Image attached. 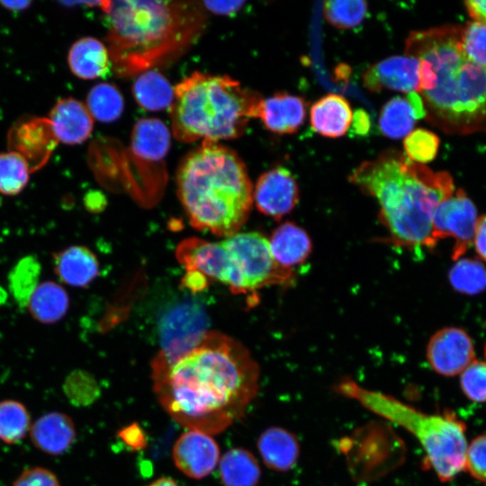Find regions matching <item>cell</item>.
I'll use <instances>...</instances> for the list:
<instances>
[{"label": "cell", "mask_w": 486, "mask_h": 486, "mask_svg": "<svg viewBox=\"0 0 486 486\" xmlns=\"http://www.w3.org/2000/svg\"><path fill=\"white\" fill-rule=\"evenodd\" d=\"M259 366L238 340L208 331L168 366H151L163 410L187 430L211 436L240 419L259 390Z\"/></svg>", "instance_id": "cell-1"}, {"label": "cell", "mask_w": 486, "mask_h": 486, "mask_svg": "<svg viewBox=\"0 0 486 486\" xmlns=\"http://www.w3.org/2000/svg\"><path fill=\"white\" fill-rule=\"evenodd\" d=\"M462 26L445 24L412 31L405 54L418 59L425 119L447 134L486 132V66L471 59Z\"/></svg>", "instance_id": "cell-2"}, {"label": "cell", "mask_w": 486, "mask_h": 486, "mask_svg": "<svg viewBox=\"0 0 486 486\" xmlns=\"http://www.w3.org/2000/svg\"><path fill=\"white\" fill-rule=\"evenodd\" d=\"M106 16L112 68L123 77L174 62L206 24L205 8L196 1H112Z\"/></svg>", "instance_id": "cell-3"}, {"label": "cell", "mask_w": 486, "mask_h": 486, "mask_svg": "<svg viewBox=\"0 0 486 486\" xmlns=\"http://www.w3.org/2000/svg\"><path fill=\"white\" fill-rule=\"evenodd\" d=\"M359 189L375 198L379 217L391 241L409 249H432L436 207L454 194L452 176L416 163L395 149L363 162L349 176Z\"/></svg>", "instance_id": "cell-4"}, {"label": "cell", "mask_w": 486, "mask_h": 486, "mask_svg": "<svg viewBox=\"0 0 486 486\" xmlns=\"http://www.w3.org/2000/svg\"><path fill=\"white\" fill-rule=\"evenodd\" d=\"M176 182L194 228L228 238L247 221L253 187L246 165L230 148L202 141L181 159Z\"/></svg>", "instance_id": "cell-5"}, {"label": "cell", "mask_w": 486, "mask_h": 486, "mask_svg": "<svg viewBox=\"0 0 486 486\" xmlns=\"http://www.w3.org/2000/svg\"><path fill=\"white\" fill-rule=\"evenodd\" d=\"M169 108L175 138L219 142L242 136L258 115L260 94L228 76L194 72L174 87Z\"/></svg>", "instance_id": "cell-6"}, {"label": "cell", "mask_w": 486, "mask_h": 486, "mask_svg": "<svg viewBox=\"0 0 486 486\" xmlns=\"http://www.w3.org/2000/svg\"><path fill=\"white\" fill-rule=\"evenodd\" d=\"M335 391L411 434L425 451L424 464L441 482H449L465 470V424L453 412H423L392 395L367 389L347 377L337 383Z\"/></svg>", "instance_id": "cell-7"}, {"label": "cell", "mask_w": 486, "mask_h": 486, "mask_svg": "<svg viewBox=\"0 0 486 486\" xmlns=\"http://www.w3.org/2000/svg\"><path fill=\"white\" fill-rule=\"evenodd\" d=\"M234 268L233 293H255L263 287L289 284L293 270L274 259L268 239L258 232H237L222 240Z\"/></svg>", "instance_id": "cell-8"}, {"label": "cell", "mask_w": 486, "mask_h": 486, "mask_svg": "<svg viewBox=\"0 0 486 486\" xmlns=\"http://www.w3.org/2000/svg\"><path fill=\"white\" fill-rule=\"evenodd\" d=\"M160 350L151 366H168L196 346L209 331L202 305L192 298L172 302L158 319Z\"/></svg>", "instance_id": "cell-9"}, {"label": "cell", "mask_w": 486, "mask_h": 486, "mask_svg": "<svg viewBox=\"0 0 486 486\" xmlns=\"http://www.w3.org/2000/svg\"><path fill=\"white\" fill-rule=\"evenodd\" d=\"M477 211L463 189L441 202L432 217L433 238L454 239L452 259L458 260L472 246L477 224Z\"/></svg>", "instance_id": "cell-10"}, {"label": "cell", "mask_w": 486, "mask_h": 486, "mask_svg": "<svg viewBox=\"0 0 486 486\" xmlns=\"http://www.w3.org/2000/svg\"><path fill=\"white\" fill-rule=\"evenodd\" d=\"M58 142L52 125L46 117L22 116L7 133L8 150L20 155L32 173L47 164Z\"/></svg>", "instance_id": "cell-11"}, {"label": "cell", "mask_w": 486, "mask_h": 486, "mask_svg": "<svg viewBox=\"0 0 486 486\" xmlns=\"http://www.w3.org/2000/svg\"><path fill=\"white\" fill-rule=\"evenodd\" d=\"M176 257L186 271L197 272L209 281L234 284V268L223 241L211 242L197 238L183 240L176 249Z\"/></svg>", "instance_id": "cell-12"}, {"label": "cell", "mask_w": 486, "mask_h": 486, "mask_svg": "<svg viewBox=\"0 0 486 486\" xmlns=\"http://www.w3.org/2000/svg\"><path fill=\"white\" fill-rule=\"evenodd\" d=\"M427 359L436 373L454 376L474 360L472 341L462 328H444L431 337L427 346Z\"/></svg>", "instance_id": "cell-13"}, {"label": "cell", "mask_w": 486, "mask_h": 486, "mask_svg": "<svg viewBox=\"0 0 486 486\" xmlns=\"http://www.w3.org/2000/svg\"><path fill=\"white\" fill-rule=\"evenodd\" d=\"M220 447L212 436L196 430L180 435L172 449L176 467L185 476L200 480L211 474L220 462Z\"/></svg>", "instance_id": "cell-14"}, {"label": "cell", "mask_w": 486, "mask_h": 486, "mask_svg": "<svg viewBox=\"0 0 486 486\" xmlns=\"http://www.w3.org/2000/svg\"><path fill=\"white\" fill-rule=\"evenodd\" d=\"M299 189L295 178L285 167L277 166L263 173L253 189V202L263 214L281 219L297 204Z\"/></svg>", "instance_id": "cell-15"}, {"label": "cell", "mask_w": 486, "mask_h": 486, "mask_svg": "<svg viewBox=\"0 0 486 486\" xmlns=\"http://www.w3.org/2000/svg\"><path fill=\"white\" fill-rule=\"evenodd\" d=\"M419 61L405 55L382 59L367 68L364 86L372 92L390 89L405 94L417 93L419 86Z\"/></svg>", "instance_id": "cell-16"}, {"label": "cell", "mask_w": 486, "mask_h": 486, "mask_svg": "<svg viewBox=\"0 0 486 486\" xmlns=\"http://www.w3.org/2000/svg\"><path fill=\"white\" fill-rule=\"evenodd\" d=\"M48 119L58 142L68 145L86 141L94 128V120L86 105L73 97L57 101Z\"/></svg>", "instance_id": "cell-17"}, {"label": "cell", "mask_w": 486, "mask_h": 486, "mask_svg": "<svg viewBox=\"0 0 486 486\" xmlns=\"http://www.w3.org/2000/svg\"><path fill=\"white\" fill-rule=\"evenodd\" d=\"M30 436L34 446L41 452L59 455L74 444L76 429L70 416L51 411L40 416L31 426Z\"/></svg>", "instance_id": "cell-18"}, {"label": "cell", "mask_w": 486, "mask_h": 486, "mask_svg": "<svg viewBox=\"0 0 486 486\" xmlns=\"http://www.w3.org/2000/svg\"><path fill=\"white\" fill-rule=\"evenodd\" d=\"M260 457L269 469L285 472L297 464L301 446L297 436L290 430L272 426L266 428L257 439Z\"/></svg>", "instance_id": "cell-19"}, {"label": "cell", "mask_w": 486, "mask_h": 486, "mask_svg": "<svg viewBox=\"0 0 486 486\" xmlns=\"http://www.w3.org/2000/svg\"><path fill=\"white\" fill-rule=\"evenodd\" d=\"M305 113V102L302 97L277 93L262 100L257 117L267 130L289 134L295 132L302 124Z\"/></svg>", "instance_id": "cell-20"}, {"label": "cell", "mask_w": 486, "mask_h": 486, "mask_svg": "<svg viewBox=\"0 0 486 486\" xmlns=\"http://www.w3.org/2000/svg\"><path fill=\"white\" fill-rule=\"evenodd\" d=\"M420 118H425L421 98L418 93H410L405 97L395 96L382 106L379 127L384 136L400 139L412 131Z\"/></svg>", "instance_id": "cell-21"}, {"label": "cell", "mask_w": 486, "mask_h": 486, "mask_svg": "<svg viewBox=\"0 0 486 486\" xmlns=\"http://www.w3.org/2000/svg\"><path fill=\"white\" fill-rule=\"evenodd\" d=\"M68 63L75 76L86 80L104 77L112 69L107 47L93 37H83L72 44Z\"/></svg>", "instance_id": "cell-22"}, {"label": "cell", "mask_w": 486, "mask_h": 486, "mask_svg": "<svg viewBox=\"0 0 486 486\" xmlns=\"http://www.w3.org/2000/svg\"><path fill=\"white\" fill-rule=\"evenodd\" d=\"M310 124L319 134L338 138L346 134L353 120L350 104L343 96L328 94L310 107Z\"/></svg>", "instance_id": "cell-23"}, {"label": "cell", "mask_w": 486, "mask_h": 486, "mask_svg": "<svg viewBox=\"0 0 486 486\" xmlns=\"http://www.w3.org/2000/svg\"><path fill=\"white\" fill-rule=\"evenodd\" d=\"M54 266L57 275L74 287H86L99 274L97 257L84 246H71L57 253Z\"/></svg>", "instance_id": "cell-24"}, {"label": "cell", "mask_w": 486, "mask_h": 486, "mask_svg": "<svg viewBox=\"0 0 486 486\" xmlns=\"http://www.w3.org/2000/svg\"><path fill=\"white\" fill-rule=\"evenodd\" d=\"M268 242L275 262L288 269L303 263L311 251L309 235L292 222L287 221L278 226Z\"/></svg>", "instance_id": "cell-25"}, {"label": "cell", "mask_w": 486, "mask_h": 486, "mask_svg": "<svg viewBox=\"0 0 486 486\" xmlns=\"http://www.w3.org/2000/svg\"><path fill=\"white\" fill-rule=\"evenodd\" d=\"M166 125L157 118H142L136 122L130 138L132 153L145 161L157 162L167 154L171 144Z\"/></svg>", "instance_id": "cell-26"}, {"label": "cell", "mask_w": 486, "mask_h": 486, "mask_svg": "<svg viewBox=\"0 0 486 486\" xmlns=\"http://www.w3.org/2000/svg\"><path fill=\"white\" fill-rule=\"evenodd\" d=\"M219 473L223 486H256L262 474L256 456L243 447L225 452L219 462Z\"/></svg>", "instance_id": "cell-27"}, {"label": "cell", "mask_w": 486, "mask_h": 486, "mask_svg": "<svg viewBox=\"0 0 486 486\" xmlns=\"http://www.w3.org/2000/svg\"><path fill=\"white\" fill-rule=\"evenodd\" d=\"M27 302L32 317L44 324L58 321L65 316L69 306V299L65 289L51 281L37 285Z\"/></svg>", "instance_id": "cell-28"}, {"label": "cell", "mask_w": 486, "mask_h": 486, "mask_svg": "<svg viewBox=\"0 0 486 486\" xmlns=\"http://www.w3.org/2000/svg\"><path fill=\"white\" fill-rule=\"evenodd\" d=\"M132 94L140 107L152 112L169 110L175 96L174 87L157 69L138 75L132 85Z\"/></svg>", "instance_id": "cell-29"}, {"label": "cell", "mask_w": 486, "mask_h": 486, "mask_svg": "<svg viewBox=\"0 0 486 486\" xmlns=\"http://www.w3.org/2000/svg\"><path fill=\"white\" fill-rule=\"evenodd\" d=\"M86 107L95 120L101 122H112L121 117L124 109V100L114 85L99 83L89 90Z\"/></svg>", "instance_id": "cell-30"}, {"label": "cell", "mask_w": 486, "mask_h": 486, "mask_svg": "<svg viewBox=\"0 0 486 486\" xmlns=\"http://www.w3.org/2000/svg\"><path fill=\"white\" fill-rule=\"evenodd\" d=\"M31 416L26 407L15 400L0 401V440L6 444L21 441L31 428Z\"/></svg>", "instance_id": "cell-31"}, {"label": "cell", "mask_w": 486, "mask_h": 486, "mask_svg": "<svg viewBox=\"0 0 486 486\" xmlns=\"http://www.w3.org/2000/svg\"><path fill=\"white\" fill-rule=\"evenodd\" d=\"M448 279L457 292L474 295L486 289V266L477 259H458L450 269Z\"/></svg>", "instance_id": "cell-32"}, {"label": "cell", "mask_w": 486, "mask_h": 486, "mask_svg": "<svg viewBox=\"0 0 486 486\" xmlns=\"http://www.w3.org/2000/svg\"><path fill=\"white\" fill-rule=\"evenodd\" d=\"M26 161L17 153H0V194L15 195L27 185L31 174Z\"/></svg>", "instance_id": "cell-33"}, {"label": "cell", "mask_w": 486, "mask_h": 486, "mask_svg": "<svg viewBox=\"0 0 486 486\" xmlns=\"http://www.w3.org/2000/svg\"><path fill=\"white\" fill-rule=\"evenodd\" d=\"M367 3L356 1H327L324 3V17L331 25L338 29L355 28L367 15Z\"/></svg>", "instance_id": "cell-34"}, {"label": "cell", "mask_w": 486, "mask_h": 486, "mask_svg": "<svg viewBox=\"0 0 486 486\" xmlns=\"http://www.w3.org/2000/svg\"><path fill=\"white\" fill-rule=\"evenodd\" d=\"M403 147L408 158L424 165L436 158L439 139L432 131L417 129L406 136Z\"/></svg>", "instance_id": "cell-35"}, {"label": "cell", "mask_w": 486, "mask_h": 486, "mask_svg": "<svg viewBox=\"0 0 486 486\" xmlns=\"http://www.w3.org/2000/svg\"><path fill=\"white\" fill-rule=\"evenodd\" d=\"M461 388L471 400L486 402V362L474 359L462 372Z\"/></svg>", "instance_id": "cell-36"}, {"label": "cell", "mask_w": 486, "mask_h": 486, "mask_svg": "<svg viewBox=\"0 0 486 486\" xmlns=\"http://www.w3.org/2000/svg\"><path fill=\"white\" fill-rule=\"evenodd\" d=\"M462 43L466 55L486 66V24L470 22L462 26Z\"/></svg>", "instance_id": "cell-37"}, {"label": "cell", "mask_w": 486, "mask_h": 486, "mask_svg": "<svg viewBox=\"0 0 486 486\" xmlns=\"http://www.w3.org/2000/svg\"><path fill=\"white\" fill-rule=\"evenodd\" d=\"M465 470L476 480L486 482V434L473 438L467 446Z\"/></svg>", "instance_id": "cell-38"}, {"label": "cell", "mask_w": 486, "mask_h": 486, "mask_svg": "<svg viewBox=\"0 0 486 486\" xmlns=\"http://www.w3.org/2000/svg\"><path fill=\"white\" fill-rule=\"evenodd\" d=\"M37 268L38 266L34 260L25 259L21 261L14 272L12 287L16 297L22 300V302L27 299L26 294L29 292L30 296L36 287H33V284L37 275Z\"/></svg>", "instance_id": "cell-39"}, {"label": "cell", "mask_w": 486, "mask_h": 486, "mask_svg": "<svg viewBox=\"0 0 486 486\" xmlns=\"http://www.w3.org/2000/svg\"><path fill=\"white\" fill-rule=\"evenodd\" d=\"M13 486H61L56 474L44 467L28 468L15 479Z\"/></svg>", "instance_id": "cell-40"}, {"label": "cell", "mask_w": 486, "mask_h": 486, "mask_svg": "<svg viewBox=\"0 0 486 486\" xmlns=\"http://www.w3.org/2000/svg\"><path fill=\"white\" fill-rule=\"evenodd\" d=\"M118 436L127 446L135 451L143 449L147 445L145 433L137 423L121 429Z\"/></svg>", "instance_id": "cell-41"}, {"label": "cell", "mask_w": 486, "mask_h": 486, "mask_svg": "<svg viewBox=\"0 0 486 486\" xmlns=\"http://www.w3.org/2000/svg\"><path fill=\"white\" fill-rule=\"evenodd\" d=\"M245 4L244 1H205L202 5L213 14L231 15L238 13Z\"/></svg>", "instance_id": "cell-42"}, {"label": "cell", "mask_w": 486, "mask_h": 486, "mask_svg": "<svg viewBox=\"0 0 486 486\" xmlns=\"http://www.w3.org/2000/svg\"><path fill=\"white\" fill-rule=\"evenodd\" d=\"M473 243L479 256L486 261V214L477 220Z\"/></svg>", "instance_id": "cell-43"}, {"label": "cell", "mask_w": 486, "mask_h": 486, "mask_svg": "<svg viewBox=\"0 0 486 486\" xmlns=\"http://www.w3.org/2000/svg\"><path fill=\"white\" fill-rule=\"evenodd\" d=\"M208 284L209 280L205 276L194 271H186V274L182 280V285L194 293L201 292L206 288Z\"/></svg>", "instance_id": "cell-44"}, {"label": "cell", "mask_w": 486, "mask_h": 486, "mask_svg": "<svg viewBox=\"0 0 486 486\" xmlns=\"http://www.w3.org/2000/svg\"><path fill=\"white\" fill-rule=\"evenodd\" d=\"M464 5L474 22L486 24V0H471L464 2Z\"/></svg>", "instance_id": "cell-45"}, {"label": "cell", "mask_w": 486, "mask_h": 486, "mask_svg": "<svg viewBox=\"0 0 486 486\" xmlns=\"http://www.w3.org/2000/svg\"><path fill=\"white\" fill-rule=\"evenodd\" d=\"M352 130L359 135L365 134L370 126V121L367 113L363 110H357L353 115Z\"/></svg>", "instance_id": "cell-46"}, {"label": "cell", "mask_w": 486, "mask_h": 486, "mask_svg": "<svg viewBox=\"0 0 486 486\" xmlns=\"http://www.w3.org/2000/svg\"><path fill=\"white\" fill-rule=\"evenodd\" d=\"M0 4L12 12L24 11L32 4L31 1H0Z\"/></svg>", "instance_id": "cell-47"}, {"label": "cell", "mask_w": 486, "mask_h": 486, "mask_svg": "<svg viewBox=\"0 0 486 486\" xmlns=\"http://www.w3.org/2000/svg\"><path fill=\"white\" fill-rule=\"evenodd\" d=\"M146 486H179L177 482L170 477H160Z\"/></svg>", "instance_id": "cell-48"}, {"label": "cell", "mask_w": 486, "mask_h": 486, "mask_svg": "<svg viewBox=\"0 0 486 486\" xmlns=\"http://www.w3.org/2000/svg\"><path fill=\"white\" fill-rule=\"evenodd\" d=\"M484 355H485V357H486V346H485V348H484Z\"/></svg>", "instance_id": "cell-49"}]
</instances>
